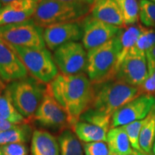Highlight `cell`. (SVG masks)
I'll use <instances>...</instances> for the list:
<instances>
[{"label":"cell","instance_id":"cell-7","mask_svg":"<svg viewBox=\"0 0 155 155\" xmlns=\"http://www.w3.org/2000/svg\"><path fill=\"white\" fill-rule=\"evenodd\" d=\"M43 32L31 18L24 22L0 26V38L12 45L46 48Z\"/></svg>","mask_w":155,"mask_h":155},{"label":"cell","instance_id":"cell-19","mask_svg":"<svg viewBox=\"0 0 155 155\" xmlns=\"http://www.w3.org/2000/svg\"><path fill=\"white\" fill-rule=\"evenodd\" d=\"M72 130L83 143L106 141L107 133L105 129L98 126L79 120L73 126Z\"/></svg>","mask_w":155,"mask_h":155},{"label":"cell","instance_id":"cell-34","mask_svg":"<svg viewBox=\"0 0 155 155\" xmlns=\"http://www.w3.org/2000/svg\"><path fill=\"white\" fill-rule=\"evenodd\" d=\"M58 1L65 2L75 3V4H85V5H94L96 0H58Z\"/></svg>","mask_w":155,"mask_h":155},{"label":"cell","instance_id":"cell-18","mask_svg":"<svg viewBox=\"0 0 155 155\" xmlns=\"http://www.w3.org/2000/svg\"><path fill=\"white\" fill-rule=\"evenodd\" d=\"M110 155H132L134 150L122 127L111 128L106 138Z\"/></svg>","mask_w":155,"mask_h":155},{"label":"cell","instance_id":"cell-12","mask_svg":"<svg viewBox=\"0 0 155 155\" xmlns=\"http://www.w3.org/2000/svg\"><path fill=\"white\" fill-rule=\"evenodd\" d=\"M82 20L59 23L45 28L44 40L48 49L54 51L64 44L82 40Z\"/></svg>","mask_w":155,"mask_h":155},{"label":"cell","instance_id":"cell-32","mask_svg":"<svg viewBox=\"0 0 155 155\" xmlns=\"http://www.w3.org/2000/svg\"><path fill=\"white\" fill-rule=\"evenodd\" d=\"M148 73L155 68V44L146 53Z\"/></svg>","mask_w":155,"mask_h":155},{"label":"cell","instance_id":"cell-6","mask_svg":"<svg viewBox=\"0 0 155 155\" xmlns=\"http://www.w3.org/2000/svg\"><path fill=\"white\" fill-rule=\"evenodd\" d=\"M8 45L20 58L28 73L38 81L48 84L58 75L57 65L53 55L47 48H27Z\"/></svg>","mask_w":155,"mask_h":155},{"label":"cell","instance_id":"cell-41","mask_svg":"<svg viewBox=\"0 0 155 155\" xmlns=\"http://www.w3.org/2000/svg\"><path fill=\"white\" fill-rule=\"evenodd\" d=\"M0 155H3L2 152V150H1V149H0Z\"/></svg>","mask_w":155,"mask_h":155},{"label":"cell","instance_id":"cell-1","mask_svg":"<svg viewBox=\"0 0 155 155\" xmlns=\"http://www.w3.org/2000/svg\"><path fill=\"white\" fill-rule=\"evenodd\" d=\"M55 100L66 111L71 129L89 108L94 98V84L86 73H58L48 84Z\"/></svg>","mask_w":155,"mask_h":155},{"label":"cell","instance_id":"cell-40","mask_svg":"<svg viewBox=\"0 0 155 155\" xmlns=\"http://www.w3.org/2000/svg\"><path fill=\"white\" fill-rule=\"evenodd\" d=\"M2 5L1 2H0V9H2Z\"/></svg>","mask_w":155,"mask_h":155},{"label":"cell","instance_id":"cell-11","mask_svg":"<svg viewBox=\"0 0 155 155\" xmlns=\"http://www.w3.org/2000/svg\"><path fill=\"white\" fill-rule=\"evenodd\" d=\"M155 104L154 96L141 94L128 102L113 114L111 129L122 127L131 122L144 119Z\"/></svg>","mask_w":155,"mask_h":155},{"label":"cell","instance_id":"cell-3","mask_svg":"<svg viewBox=\"0 0 155 155\" xmlns=\"http://www.w3.org/2000/svg\"><path fill=\"white\" fill-rule=\"evenodd\" d=\"M119 34L105 44L87 52L86 72L93 84L115 76L121 50Z\"/></svg>","mask_w":155,"mask_h":155},{"label":"cell","instance_id":"cell-39","mask_svg":"<svg viewBox=\"0 0 155 155\" xmlns=\"http://www.w3.org/2000/svg\"><path fill=\"white\" fill-rule=\"evenodd\" d=\"M152 152H153V155H155V141H154V147H153V150H152Z\"/></svg>","mask_w":155,"mask_h":155},{"label":"cell","instance_id":"cell-4","mask_svg":"<svg viewBox=\"0 0 155 155\" xmlns=\"http://www.w3.org/2000/svg\"><path fill=\"white\" fill-rule=\"evenodd\" d=\"M93 6L58 0H40L32 19L42 28L59 23L82 20L90 14Z\"/></svg>","mask_w":155,"mask_h":155},{"label":"cell","instance_id":"cell-20","mask_svg":"<svg viewBox=\"0 0 155 155\" xmlns=\"http://www.w3.org/2000/svg\"><path fill=\"white\" fill-rule=\"evenodd\" d=\"M0 116L15 125L28 123L13 104L7 86L0 89Z\"/></svg>","mask_w":155,"mask_h":155},{"label":"cell","instance_id":"cell-25","mask_svg":"<svg viewBox=\"0 0 155 155\" xmlns=\"http://www.w3.org/2000/svg\"><path fill=\"white\" fill-rule=\"evenodd\" d=\"M119 6L125 26L134 25L139 20V2L137 0H116Z\"/></svg>","mask_w":155,"mask_h":155},{"label":"cell","instance_id":"cell-28","mask_svg":"<svg viewBox=\"0 0 155 155\" xmlns=\"http://www.w3.org/2000/svg\"><path fill=\"white\" fill-rule=\"evenodd\" d=\"M147 121V116L144 119L136 121L131 122L130 124H128L127 125L122 126L123 129H124L126 133H127L128 138H129V141H130L131 147L134 149V150L141 152L139 143V135H140L141 129L144 127Z\"/></svg>","mask_w":155,"mask_h":155},{"label":"cell","instance_id":"cell-30","mask_svg":"<svg viewBox=\"0 0 155 155\" xmlns=\"http://www.w3.org/2000/svg\"><path fill=\"white\" fill-rule=\"evenodd\" d=\"M3 155H28L29 148L24 143H12L0 146Z\"/></svg>","mask_w":155,"mask_h":155},{"label":"cell","instance_id":"cell-8","mask_svg":"<svg viewBox=\"0 0 155 155\" xmlns=\"http://www.w3.org/2000/svg\"><path fill=\"white\" fill-rule=\"evenodd\" d=\"M32 119L41 127L53 131L61 132L71 129L68 114L52 95L48 85L43 98Z\"/></svg>","mask_w":155,"mask_h":155},{"label":"cell","instance_id":"cell-17","mask_svg":"<svg viewBox=\"0 0 155 155\" xmlns=\"http://www.w3.org/2000/svg\"><path fill=\"white\" fill-rule=\"evenodd\" d=\"M31 155H61L58 139L51 133L36 129L31 138Z\"/></svg>","mask_w":155,"mask_h":155},{"label":"cell","instance_id":"cell-10","mask_svg":"<svg viewBox=\"0 0 155 155\" xmlns=\"http://www.w3.org/2000/svg\"><path fill=\"white\" fill-rule=\"evenodd\" d=\"M82 44L89 50L105 44L121 32L124 28L114 26L94 18L89 14L82 20Z\"/></svg>","mask_w":155,"mask_h":155},{"label":"cell","instance_id":"cell-24","mask_svg":"<svg viewBox=\"0 0 155 155\" xmlns=\"http://www.w3.org/2000/svg\"><path fill=\"white\" fill-rule=\"evenodd\" d=\"M155 141V117L152 112L147 116V121L141 129L139 143L141 152L153 155V147Z\"/></svg>","mask_w":155,"mask_h":155},{"label":"cell","instance_id":"cell-23","mask_svg":"<svg viewBox=\"0 0 155 155\" xmlns=\"http://www.w3.org/2000/svg\"><path fill=\"white\" fill-rule=\"evenodd\" d=\"M141 33V25H130L126 26L122 29L121 32L119 34L120 45H121V50L118 60L116 69L119 67L120 63L124 60L130 50L135 45L136 42L138 40Z\"/></svg>","mask_w":155,"mask_h":155},{"label":"cell","instance_id":"cell-9","mask_svg":"<svg viewBox=\"0 0 155 155\" xmlns=\"http://www.w3.org/2000/svg\"><path fill=\"white\" fill-rule=\"evenodd\" d=\"M53 57L63 74L75 75L86 71L87 52L81 42H71L60 46L54 50Z\"/></svg>","mask_w":155,"mask_h":155},{"label":"cell","instance_id":"cell-27","mask_svg":"<svg viewBox=\"0 0 155 155\" xmlns=\"http://www.w3.org/2000/svg\"><path fill=\"white\" fill-rule=\"evenodd\" d=\"M139 20L144 26L155 30V2L150 0L139 1Z\"/></svg>","mask_w":155,"mask_h":155},{"label":"cell","instance_id":"cell-35","mask_svg":"<svg viewBox=\"0 0 155 155\" xmlns=\"http://www.w3.org/2000/svg\"><path fill=\"white\" fill-rule=\"evenodd\" d=\"M14 1H15V0H0V2H1L2 6L8 5V4L12 2H14Z\"/></svg>","mask_w":155,"mask_h":155},{"label":"cell","instance_id":"cell-13","mask_svg":"<svg viewBox=\"0 0 155 155\" xmlns=\"http://www.w3.org/2000/svg\"><path fill=\"white\" fill-rule=\"evenodd\" d=\"M147 75L148 65L146 54L129 53L116 69L115 77L131 86L139 88Z\"/></svg>","mask_w":155,"mask_h":155},{"label":"cell","instance_id":"cell-33","mask_svg":"<svg viewBox=\"0 0 155 155\" xmlns=\"http://www.w3.org/2000/svg\"><path fill=\"white\" fill-rule=\"evenodd\" d=\"M15 126V124H13L0 116V131L8 130V129L14 127Z\"/></svg>","mask_w":155,"mask_h":155},{"label":"cell","instance_id":"cell-5","mask_svg":"<svg viewBox=\"0 0 155 155\" xmlns=\"http://www.w3.org/2000/svg\"><path fill=\"white\" fill-rule=\"evenodd\" d=\"M47 85L45 86L32 76L15 81L7 85L13 104L27 120L33 118L47 90Z\"/></svg>","mask_w":155,"mask_h":155},{"label":"cell","instance_id":"cell-38","mask_svg":"<svg viewBox=\"0 0 155 155\" xmlns=\"http://www.w3.org/2000/svg\"><path fill=\"white\" fill-rule=\"evenodd\" d=\"M151 112H152V114L154 116V117H155V104H154V106H153V108H152V111H151Z\"/></svg>","mask_w":155,"mask_h":155},{"label":"cell","instance_id":"cell-15","mask_svg":"<svg viewBox=\"0 0 155 155\" xmlns=\"http://www.w3.org/2000/svg\"><path fill=\"white\" fill-rule=\"evenodd\" d=\"M40 0H15L0 9V26L32 18Z\"/></svg>","mask_w":155,"mask_h":155},{"label":"cell","instance_id":"cell-26","mask_svg":"<svg viewBox=\"0 0 155 155\" xmlns=\"http://www.w3.org/2000/svg\"><path fill=\"white\" fill-rule=\"evenodd\" d=\"M155 44V30L141 25V33L135 45L129 53L146 54Z\"/></svg>","mask_w":155,"mask_h":155},{"label":"cell","instance_id":"cell-16","mask_svg":"<svg viewBox=\"0 0 155 155\" xmlns=\"http://www.w3.org/2000/svg\"><path fill=\"white\" fill-rule=\"evenodd\" d=\"M91 15L94 18L108 24L125 28V23L119 6L116 0H96Z\"/></svg>","mask_w":155,"mask_h":155},{"label":"cell","instance_id":"cell-29","mask_svg":"<svg viewBox=\"0 0 155 155\" xmlns=\"http://www.w3.org/2000/svg\"><path fill=\"white\" fill-rule=\"evenodd\" d=\"M85 155H110L109 149L106 141L83 143Z\"/></svg>","mask_w":155,"mask_h":155},{"label":"cell","instance_id":"cell-43","mask_svg":"<svg viewBox=\"0 0 155 155\" xmlns=\"http://www.w3.org/2000/svg\"><path fill=\"white\" fill-rule=\"evenodd\" d=\"M154 98H155V94H154Z\"/></svg>","mask_w":155,"mask_h":155},{"label":"cell","instance_id":"cell-42","mask_svg":"<svg viewBox=\"0 0 155 155\" xmlns=\"http://www.w3.org/2000/svg\"><path fill=\"white\" fill-rule=\"evenodd\" d=\"M150 1H152V2H155V0H150Z\"/></svg>","mask_w":155,"mask_h":155},{"label":"cell","instance_id":"cell-37","mask_svg":"<svg viewBox=\"0 0 155 155\" xmlns=\"http://www.w3.org/2000/svg\"><path fill=\"white\" fill-rule=\"evenodd\" d=\"M6 86H7V85H6L5 83L2 80L1 77H0V89L5 88V87H6Z\"/></svg>","mask_w":155,"mask_h":155},{"label":"cell","instance_id":"cell-36","mask_svg":"<svg viewBox=\"0 0 155 155\" xmlns=\"http://www.w3.org/2000/svg\"><path fill=\"white\" fill-rule=\"evenodd\" d=\"M132 155H149V154H145V153L142 152H139V151H136V150H134Z\"/></svg>","mask_w":155,"mask_h":155},{"label":"cell","instance_id":"cell-14","mask_svg":"<svg viewBox=\"0 0 155 155\" xmlns=\"http://www.w3.org/2000/svg\"><path fill=\"white\" fill-rule=\"evenodd\" d=\"M28 71L16 53L0 38V77L5 83L28 76Z\"/></svg>","mask_w":155,"mask_h":155},{"label":"cell","instance_id":"cell-22","mask_svg":"<svg viewBox=\"0 0 155 155\" xmlns=\"http://www.w3.org/2000/svg\"><path fill=\"white\" fill-rule=\"evenodd\" d=\"M32 128L28 123L15 125L8 130L0 131V146L12 143L26 144L32 138Z\"/></svg>","mask_w":155,"mask_h":155},{"label":"cell","instance_id":"cell-31","mask_svg":"<svg viewBox=\"0 0 155 155\" xmlns=\"http://www.w3.org/2000/svg\"><path fill=\"white\" fill-rule=\"evenodd\" d=\"M140 94L154 96L155 94V68L148 73L147 78L139 87Z\"/></svg>","mask_w":155,"mask_h":155},{"label":"cell","instance_id":"cell-21","mask_svg":"<svg viewBox=\"0 0 155 155\" xmlns=\"http://www.w3.org/2000/svg\"><path fill=\"white\" fill-rule=\"evenodd\" d=\"M58 141L61 155H85L81 141L71 129L61 131Z\"/></svg>","mask_w":155,"mask_h":155},{"label":"cell","instance_id":"cell-2","mask_svg":"<svg viewBox=\"0 0 155 155\" xmlns=\"http://www.w3.org/2000/svg\"><path fill=\"white\" fill-rule=\"evenodd\" d=\"M94 91L92 102L86 111L110 119L118 109L141 95L139 88L115 76L94 84Z\"/></svg>","mask_w":155,"mask_h":155}]
</instances>
